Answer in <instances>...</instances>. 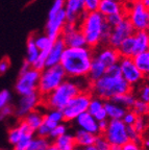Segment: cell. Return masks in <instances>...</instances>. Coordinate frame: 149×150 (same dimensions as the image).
<instances>
[{
    "label": "cell",
    "instance_id": "6125c7cd",
    "mask_svg": "<svg viewBox=\"0 0 149 150\" xmlns=\"http://www.w3.org/2000/svg\"><path fill=\"white\" fill-rule=\"evenodd\" d=\"M98 150H110V148H107V149H98Z\"/></svg>",
    "mask_w": 149,
    "mask_h": 150
},
{
    "label": "cell",
    "instance_id": "e0dca14e",
    "mask_svg": "<svg viewBox=\"0 0 149 150\" xmlns=\"http://www.w3.org/2000/svg\"><path fill=\"white\" fill-rule=\"evenodd\" d=\"M74 121L77 126H78V128H82L84 130L89 131V132H92V134H96V136L101 134L100 129L98 126V121L88 110L80 114Z\"/></svg>",
    "mask_w": 149,
    "mask_h": 150
},
{
    "label": "cell",
    "instance_id": "f35d334b",
    "mask_svg": "<svg viewBox=\"0 0 149 150\" xmlns=\"http://www.w3.org/2000/svg\"><path fill=\"white\" fill-rule=\"evenodd\" d=\"M125 18H126L125 12H120V13H117V14H113L105 17V21L107 22V24L110 26L114 27V26L118 25L119 23H121Z\"/></svg>",
    "mask_w": 149,
    "mask_h": 150
},
{
    "label": "cell",
    "instance_id": "f1b7e54d",
    "mask_svg": "<svg viewBox=\"0 0 149 150\" xmlns=\"http://www.w3.org/2000/svg\"><path fill=\"white\" fill-rule=\"evenodd\" d=\"M112 100H114L115 102L119 103L120 105L124 106L125 108L129 110V108H133V105L135 104L136 100H137V95H136V93L133 90V91L127 92V93L120 94L118 96L114 97Z\"/></svg>",
    "mask_w": 149,
    "mask_h": 150
},
{
    "label": "cell",
    "instance_id": "7dc6e473",
    "mask_svg": "<svg viewBox=\"0 0 149 150\" xmlns=\"http://www.w3.org/2000/svg\"><path fill=\"white\" fill-rule=\"evenodd\" d=\"M95 146L97 147V149H107V148H110L111 145L106 141V139L101 134H98L97 138H96Z\"/></svg>",
    "mask_w": 149,
    "mask_h": 150
},
{
    "label": "cell",
    "instance_id": "f6af8a7d",
    "mask_svg": "<svg viewBox=\"0 0 149 150\" xmlns=\"http://www.w3.org/2000/svg\"><path fill=\"white\" fill-rule=\"evenodd\" d=\"M15 112V108L11 104H7L6 106H4L3 108L0 110V120H6L7 118H9L11 116L14 115Z\"/></svg>",
    "mask_w": 149,
    "mask_h": 150
},
{
    "label": "cell",
    "instance_id": "603a6c76",
    "mask_svg": "<svg viewBox=\"0 0 149 150\" xmlns=\"http://www.w3.org/2000/svg\"><path fill=\"white\" fill-rule=\"evenodd\" d=\"M97 136L92 132H89L82 128H78L74 132V139L76 146H90L95 145Z\"/></svg>",
    "mask_w": 149,
    "mask_h": 150
},
{
    "label": "cell",
    "instance_id": "816d5d0a",
    "mask_svg": "<svg viewBox=\"0 0 149 150\" xmlns=\"http://www.w3.org/2000/svg\"><path fill=\"white\" fill-rule=\"evenodd\" d=\"M94 118H95L97 121H102V120H109V117H107V114L106 112H105L104 108H101V110H99L97 112H95L94 114Z\"/></svg>",
    "mask_w": 149,
    "mask_h": 150
},
{
    "label": "cell",
    "instance_id": "836d02e7",
    "mask_svg": "<svg viewBox=\"0 0 149 150\" xmlns=\"http://www.w3.org/2000/svg\"><path fill=\"white\" fill-rule=\"evenodd\" d=\"M104 108V100L97 96H94L92 95L91 100L89 103V108H88V112L92 115H94L95 112H97L99 110Z\"/></svg>",
    "mask_w": 149,
    "mask_h": 150
},
{
    "label": "cell",
    "instance_id": "7bdbcfd3",
    "mask_svg": "<svg viewBox=\"0 0 149 150\" xmlns=\"http://www.w3.org/2000/svg\"><path fill=\"white\" fill-rule=\"evenodd\" d=\"M12 101V94L7 90L0 91V110L6 106L7 104H11Z\"/></svg>",
    "mask_w": 149,
    "mask_h": 150
},
{
    "label": "cell",
    "instance_id": "d6a6232c",
    "mask_svg": "<svg viewBox=\"0 0 149 150\" xmlns=\"http://www.w3.org/2000/svg\"><path fill=\"white\" fill-rule=\"evenodd\" d=\"M33 136H35V134H33V132L22 134L20 140L13 146L14 147L13 150H29V146H31V140H33Z\"/></svg>",
    "mask_w": 149,
    "mask_h": 150
},
{
    "label": "cell",
    "instance_id": "74e56055",
    "mask_svg": "<svg viewBox=\"0 0 149 150\" xmlns=\"http://www.w3.org/2000/svg\"><path fill=\"white\" fill-rule=\"evenodd\" d=\"M68 131V126L66 123H64V122H61V123H58L57 125H55V126L53 127V128L51 129V131H50V134H49L48 139L50 141L54 140L55 138H57V137L62 136V134H66Z\"/></svg>",
    "mask_w": 149,
    "mask_h": 150
},
{
    "label": "cell",
    "instance_id": "bcb514c9",
    "mask_svg": "<svg viewBox=\"0 0 149 150\" xmlns=\"http://www.w3.org/2000/svg\"><path fill=\"white\" fill-rule=\"evenodd\" d=\"M51 127L49 126V125H47L46 123H45L44 121H43L42 125L39 127V128L37 129V131H35V134H37V136L39 137H43V138H48L49 134H50V131H51Z\"/></svg>",
    "mask_w": 149,
    "mask_h": 150
},
{
    "label": "cell",
    "instance_id": "30bf717a",
    "mask_svg": "<svg viewBox=\"0 0 149 150\" xmlns=\"http://www.w3.org/2000/svg\"><path fill=\"white\" fill-rule=\"evenodd\" d=\"M118 64L121 76L129 83L133 89L137 88L141 82L144 81V75L136 65L133 57H121Z\"/></svg>",
    "mask_w": 149,
    "mask_h": 150
},
{
    "label": "cell",
    "instance_id": "6f0895ef",
    "mask_svg": "<svg viewBox=\"0 0 149 150\" xmlns=\"http://www.w3.org/2000/svg\"><path fill=\"white\" fill-rule=\"evenodd\" d=\"M45 150H60V149H58V148L56 147V146L54 145L53 143H50V144L48 145V147H47Z\"/></svg>",
    "mask_w": 149,
    "mask_h": 150
},
{
    "label": "cell",
    "instance_id": "9a60e30c",
    "mask_svg": "<svg viewBox=\"0 0 149 150\" xmlns=\"http://www.w3.org/2000/svg\"><path fill=\"white\" fill-rule=\"evenodd\" d=\"M66 23H67V19H66L65 9H64V11H61L57 14L47 18L46 26H45V33L48 37L51 38L53 41L56 40L57 38L61 37L63 28Z\"/></svg>",
    "mask_w": 149,
    "mask_h": 150
},
{
    "label": "cell",
    "instance_id": "60d3db41",
    "mask_svg": "<svg viewBox=\"0 0 149 150\" xmlns=\"http://www.w3.org/2000/svg\"><path fill=\"white\" fill-rule=\"evenodd\" d=\"M64 8H65V0H53L51 6L49 8L48 17H51L61 11H64Z\"/></svg>",
    "mask_w": 149,
    "mask_h": 150
},
{
    "label": "cell",
    "instance_id": "94428289",
    "mask_svg": "<svg viewBox=\"0 0 149 150\" xmlns=\"http://www.w3.org/2000/svg\"><path fill=\"white\" fill-rule=\"evenodd\" d=\"M147 31H148V33H149V23H148V26H147V29H146Z\"/></svg>",
    "mask_w": 149,
    "mask_h": 150
},
{
    "label": "cell",
    "instance_id": "ac0fdd59",
    "mask_svg": "<svg viewBox=\"0 0 149 150\" xmlns=\"http://www.w3.org/2000/svg\"><path fill=\"white\" fill-rule=\"evenodd\" d=\"M66 44L61 37L53 41V44L50 47L47 57V67L49 66H55L61 63L62 56L66 49Z\"/></svg>",
    "mask_w": 149,
    "mask_h": 150
},
{
    "label": "cell",
    "instance_id": "ffe728a7",
    "mask_svg": "<svg viewBox=\"0 0 149 150\" xmlns=\"http://www.w3.org/2000/svg\"><path fill=\"white\" fill-rule=\"evenodd\" d=\"M104 110L107 114L109 120H122L127 108L110 99V100H104Z\"/></svg>",
    "mask_w": 149,
    "mask_h": 150
},
{
    "label": "cell",
    "instance_id": "91938a15",
    "mask_svg": "<svg viewBox=\"0 0 149 150\" xmlns=\"http://www.w3.org/2000/svg\"><path fill=\"white\" fill-rule=\"evenodd\" d=\"M142 2L144 3V5L147 8H149V0H142Z\"/></svg>",
    "mask_w": 149,
    "mask_h": 150
},
{
    "label": "cell",
    "instance_id": "f546056e",
    "mask_svg": "<svg viewBox=\"0 0 149 150\" xmlns=\"http://www.w3.org/2000/svg\"><path fill=\"white\" fill-rule=\"evenodd\" d=\"M40 50L37 47L35 43V40H33V35L28 38L27 43H26V59L25 61L28 62V63L33 65L35 63V61L37 59V57L39 56Z\"/></svg>",
    "mask_w": 149,
    "mask_h": 150
},
{
    "label": "cell",
    "instance_id": "8fae6325",
    "mask_svg": "<svg viewBox=\"0 0 149 150\" xmlns=\"http://www.w3.org/2000/svg\"><path fill=\"white\" fill-rule=\"evenodd\" d=\"M41 104H42V96L38 92L23 95V96L20 97L16 106H14V115L18 119L21 120L27 115L28 112H31V110L38 108V106L41 105Z\"/></svg>",
    "mask_w": 149,
    "mask_h": 150
},
{
    "label": "cell",
    "instance_id": "5b68a950",
    "mask_svg": "<svg viewBox=\"0 0 149 150\" xmlns=\"http://www.w3.org/2000/svg\"><path fill=\"white\" fill-rule=\"evenodd\" d=\"M66 78H67V74L60 64L46 67L40 72L38 93L42 97L46 96L50 92L56 89Z\"/></svg>",
    "mask_w": 149,
    "mask_h": 150
},
{
    "label": "cell",
    "instance_id": "9c48e42d",
    "mask_svg": "<svg viewBox=\"0 0 149 150\" xmlns=\"http://www.w3.org/2000/svg\"><path fill=\"white\" fill-rule=\"evenodd\" d=\"M110 145L122 146L129 141L127 134V126L122 120H109V125L102 132Z\"/></svg>",
    "mask_w": 149,
    "mask_h": 150
},
{
    "label": "cell",
    "instance_id": "d6986e66",
    "mask_svg": "<svg viewBox=\"0 0 149 150\" xmlns=\"http://www.w3.org/2000/svg\"><path fill=\"white\" fill-rule=\"evenodd\" d=\"M97 11L104 17H107L117 13L125 12V4L123 0H100Z\"/></svg>",
    "mask_w": 149,
    "mask_h": 150
},
{
    "label": "cell",
    "instance_id": "5bb4252c",
    "mask_svg": "<svg viewBox=\"0 0 149 150\" xmlns=\"http://www.w3.org/2000/svg\"><path fill=\"white\" fill-rule=\"evenodd\" d=\"M94 57L101 62L106 67H110L115 64H118L121 55L118 49L109 44H101L94 49Z\"/></svg>",
    "mask_w": 149,
    "mask_h": 150
},
{
    "label": "cell",
    "instance_id": "11a10c76",
    "mask_svg": "<svg viewBox=\"0 0 149 150\" xmlns=\"http://www.w3.org/2000/svg\"><path fill=\"white\" fill-rule=\"evenodd\" d=\"M74 150H98L95 145L90 146H76Z\"/></svg>",
    "mask_w": 149,
    "mask_h": 150
},
{
    "label": "cell",
    "instance_id": "52a82bcc",
    "mask_svg": "<svg viewBox=\"0 0 149 150\" xmlns=\"http://www.w3.org/2000/svg\"><path fill=\"white\" fill-rule=\"evenodd\" d=\"M92 93L87 90H82L77 95L69 100V102L62 110L64 115V121L72 122L78 117L80 114L87 112L89 108V103L91 100Z\"/></svg>",
    "mask_w": 149,
    "mask_h": 150
},
{
    "label": "cell",
    "instance_id": "2e32d148",
    "mask_svg": "<svg viewBox=\"0 0 149 150\" xmlns=\"http://www.w3.org/2000/svg\"><path fill=\"white\" fill-rule=\"evenodd\" d=\"M65 14L67 22L78 23L84 11V0H65Z\"/></svg>",
    "mask_w": 149,
    "mask_h": 150
},
{
    "label": "cell",
    "instance_id": "681fc988",
    "mask_svg": "<svg viewBox=\"0 0 149 150\" xmlns=\"http://www.w3.org/2000/svg\"><path fill=\"white\" fill-rule=\"evenodd\" d=\"M122 150H143L141 143L133 142V141H128L125 144L121 146Z\"/></svg>",
    "mask_w": 149,
    "mask_h": 150
},
{
    "label": "cell",
    "instance_id": "484cf974",
    "mask_svg": "<svg viewBox=\"0 0 149 150\" xmlns=\"http://www.w3.org/2000/svg\"><path fill=\"white\" fill-rule=\"evenodd\" d=\"M121 57H133L136 55V45L133 35L126 38L117 48Z\"/></svg>",
    "mask_w": 149,
    "mask_h": 150
},
{
    "label": "cell",
    "instance_id": "83f0119b",
    "mask_svg": "<svg viewBox=\"0 0 149 150\" xmlns=\"http://www.w3.org/2000/svg\"><path fill=\"white\" fill-rule=\"evenodd\" d=\"M44 122L47 125L53 128L55 125L64 121V115L62 110H56V108H50L44 114Z\"/></svg>",
    "mask_w": 149,
    "mask_h": 150
},
{
    "label": "cell",
    "instance_id": "44dd1931",
    "mask_svg": "<svg viewBox=\"0 0 149 150\" xmlns=\"http://www.w3.org/2000/svg\"><path fill=\"white\" fill-rule=\"evenodd\" d=\"M106 66L103 65L99 59H97L96 57L93 56V59H92L91 67H90V70L87 75V79L89 82H93L95 80H97L98 78L102 77L103 75L106 73Z\"/></svg>",
    "mask_w": 149,
    "mask_h": 150
},
{
    "label": "cell",
    "instance_id": "b9f144b4",
    "mask_svg": "<svg viewBox=\"0 0 149 150\" xmlns=\"http://www.w3.org/2000/svg\"><path fill=\"white\" fill-rule=\"evenodd\" d=\"M137 118H138L137 114H136L131 108H129V110H126V112L124 114L123 118H122V121L125 123L126 126H133V125L135 124Z\"/></svg>",
    "mask_w": 149,
    "mask_h": 150
},
{
    "label": "cell",
    "instance_id": "8d00e7d4",
    "mask_svg": "<svg viewBox=\"0 0 149 150\" xmlns=\"http://www.w3.org/2000/svg\"><path fill=\"white\" fill-rule=\"evenodd\" d=\"M131 110L137 114L138 116H147L149 114V103L138 99L136 100L135 104L133 105Z\"/></svg>",
    "mask_w": 149,
    "mask_h": 150
},
{
    "label": "cell",
    "instance_id": "f5cc1de1",
    "mask_svg": "<svg viewBox=\"0 0 149 150\" xmlns=\"http://www.w3.org/2000/svg\"><path fill=\"white\" fill-rule=\"evenodd\" d=\"M105 74H110V75H121L120 74V68H119V64H115L110 67L106 68V73Z\"/></svg>",
    "mask_w": 149,
    "mask_h": 150
},
{
    "label": "cell",
    "instance_id": "cb8c5ba5",
    "mask_svg": "<svg viewBox=\"0 0 149 150\" xmlns=\"http://www.w3.org/2000/svg\"><path fill=\"white\" fill-rule=\"evenodd\" d=\"M136 45V55L149 49V33L147 30H136L133 33Z\"/></svg>",
    "mask_w": 149,
    "mask_h": 150
},
{
    "label": "cell",
    "instance_id": "4316f807",
    "mask_svg": "<svg viewBox=\"0 0 149 150\" xmlns=\"http://www.w3.org/2000/svg\"><path fill=\"white\" fill-rule=\"evenodd\" d=\"M133 61L145 78L149 79V49L133 56Z\"/></svg>",
    "mask_w": 149,
    "mask_h": 150
},
{
    "label": "cell",
    "instance_id": "3957f363",
    "mask_svg": "<svg viewBox=\"0 0 149 150\" xmlns=\"http://www.w3.org/2000/svg\"><path fill=\"white\" fill-rule=\"evenodd\" d=\"M133 88L121 75L104 74L89 84V91L92 95L97 96L103 100H110L120 94L133 91Z\"/></svg>",
    "mask_w": 149,
    "mask_h": 150
},
{
    "label": "cell",
    "instance_id": "6da1fadb",
    "mask_svg": "<svg viewBox=\"0 0 149 150\" xmlns=\"http://www.w3.org/2000/svg\"><path fill=\"white\" fill-rule=\"evenodd\" d=\"M94 49L89 46L66 47L60 65L69 78H86L91 67Z\"/></svg>",
    "mask_w": 149,
    "mask_h": 150
},
{
    "label": "cell",
    "instance_id": "f907efd6",
    "mask_svg": "<svg viewBox=\"0 0 149 150\" xmlns=\"http://www.w3.org/2000/svg\"><path fill=\"white\" fill-rule=\"evenodd\" d=\"M11 68V61L7 57H3L2 59H0V76L4 75L7 71Z\"/></svg>",
    "mask_w": 149,
    "mask_h": 150
},
{
    "label": "cell",
    "instance_id": "ba28073f",
    "mask_svg": "<svg viewBox=\"0 0 149 150\" xmlns=\"http://www.w3.org/2000/svg\"><path fill=\"white\" fill-rule=\"evenodd\" d=\"M40 72L35 68H29L24 72L19 73V77L15 84V90L20 96L38 92V84L40 79Z\"/></svg>",
    "mask_w": 149,
    "mask_h": 150
},
{
    "label": "cell",
    "instance_id": "680465c9",
    "mask_svg": "<svg viewBox=\"0 0 149 150\" xmlns=\"http://www.w3.org/2000/svg\"><path fill=\"white\" fill-rule=\"evenodd\" d=\"M110 150H122V148L121 146H118V145H111Z\"/></svg>",
    "mask_w": 149,
    "mask_h": 150
},
{
    "label": "cell",
    "instance_id": "9f6ffc18",
    "mask_svg": "<svg viewBox=\"0 0 149 150\" xmlns=\"http://www.w3.org/2000/svg\"><path fill=\"white\" fill-rule=\"evenodd\" d=\"M141 145L144 148H147L149 149V138H142V141H141Z\"/></svg>",
    "mask_w": 149,
    "mask_h": 150
},
{
    "label": "cell",
    "instance_id": "c3c4849f",
    "mask_svg": "<svg viewBox=\"0 0 149 150\" xmlns=\"http://www.w3.org/2000/svg\"><path fill=\"white\" fill-rule=\"evenodd\" d=\"M100 0H84V11L86 12H94L97 11Z\"/></svg>",
    "mask_w": 149,
    "mask_h": 150
},
{
    "label": "cell",
    "instance_id": "ab89813d",
    "mask_svg": "<svg viewBox=\"0 0 149 150\" xmlns=\"http://www.w3.org/2000/svg\"><path fill=\"white\" fill-rule=\"evenodd\" d=\"M133 126L138 132H140L141 134H143V132H144L147 129V127H148V119L146 118V116H138L135 124H133Z\"/></svg>",
    "mask_w": 149,
    "mask_h": 150
},
{
    "label": "cell",
    "instance_id": "7a4b0ae2",
    "mask_svg": "<svg viewBox=\"0 0 149 150\" xmlns=\"http://www.w3.org/2000/svg\"><path fill=\"white\" fill-rule=\"evenodd\" d=\"M87 78H69L67 77L56 89L42 97V105L47 110L56 108L63 110L64 106L69 102L71 98L77 95L82 90H87L84 82Z\"/></svg>",
    "mask_w": 149,
    "mask_h": 150
},
{
    "label": "cell",
    "instance_id": "8992f818",
    "mask_svg": "<svg viewBox=\"0 0 149 150\" xmlns=\"http://www.w3.org/2000/svg\"><path fill=\"white\" fill-rule=\"evenodd\" d=\"M125 14L135 30H146L149 23V8L142 0H129L125 4Z\"/></svg>",
    "mask_w": 149,
    "mask_h": 150
},
{
    "label": "cell",
    "instance_id": "e575fe53",
    "mask_svg": "<svg viewBox=\"0 0 149 150\" xmlns=\"http://www.w3.org/2000/svg\"><path fill=\"white\" fill-rule=\"evenodd\" d=\"M48 51L49 50H43L40 51L39 56L37 57V59L35 61V63L31 65V67L39 71H42L43 69H45L47 67V57H48Z\"/></svg>",
    "mask_w": 149,
    "mask_h": 150
},
{
    "label": "cell",
    "instance_id": "277c9868",
    "mask_svg": "<svg viewBox=\"0 0 149 150\" xmlns=\"http://www.w3.org/2000/svg\"><path fill=\"white\" fill-rule=\"evenodd\" d=\"M105 17L98 11L84 12L79 20L78 25L86 39L87 46L93 49L101 45L103 26L105 24Z\"/></svg>",
    "mask_w": 149,
    "mask_h": 150
},
{
    "label": "cell",
    "instance_id": "4fadbf2b",
    "mask_svg": "<svg viewBox=\"0 0 149 150\" xmlns=\"http://www.w3.org/2000/svg\"><path fill=\"white\" fill-rule=\"evenodd\" d=\"M135 31L136 30L133 24L129 22L127 18H125L121 23L112 27V31H111V35L107 44L115 47V48H118L119 45L122 43V41L125 40L126 38L133 35Z\"/></svg>",
    "mask_w": 149,
    "mask_h": 150
},
{
    "label": "cell",
    "instance_id": "4dcf8cb0",
    "mask_svg": "<svg viewBox=\"0 0 149 150\" xmlns=\"http://www.w3.org/2000/svg\"><path fill=\"white\" fill-rule=\"evenodd\" d=\"M33 40L37 45V47L39 48L40 51H43V50H49L50 47L53 44V40L51 38L48 37L46 33L44 35H33Z\"/></svg>",
    "mask_w": 149,
    "mask_h": 150
},
{
    "label": "cell",
    "instance_id": "7c38bea8",
    "mask_svg": "<svg viewBox=\"0 0 149 150\" xmlns=\"http://www.w3.org/2000/svg\"><path fill=\"white\" fill-rule=\"evenodd\" d=\"M61 38L65 42L67 47H82L87 46L86 39L82 35L78 23H67L65 24L62 31Z\"/></svg>",
    "mask_w": 149,
    "mask_h": 150
},
{
    "label": "cell",
    "instance_id": "db71d44e",
    "mask_svg": "<svg viewBox=\"0 0 149 150\" xmlns=\"http://www.w3.org/2000/svg\"><path fill=\"white\" fill-rule=\"evenodd\" d=\"M107 125H109V120H102V121H98V126L100 129V132L102 134L103 131L106 129Z\"/></svg>",
    "mask_w": 149,
    "mask_h": 150
},
{
    "label": "cell",
    "instance_id": "7402d4cb",
    "mask_svg": "<svg viewBox=\"0 0 149 150\" xmlns=\"http://www.w3.org/2000/svg\"><path fill=\"white\" fill-rule=\"evenodd\" d=\"M52 143L60 150H74L75 147H76L74 134H70L68 131L66 134H62V136L52 140Z\"/></svg>",
    "mask_w": 149,
    "mask_h": 150
},
{
    "label": "cell",
    "instance_id": "d4e9b609",
    "mask_svg": "<svg viewBox=\"0 0 149 150\" xmlns=\"http://www.w3.org/2000/svg\"><path fill=\"white\" fill-rule=\"evenodd\" d=\"M23 120L28 124V126L31 127V130L35 134L37 129L42 125L43 121H44V112H42L40 110L35 108V110H31V112H28L27 115L23 118Z\"/></svg>",
    "mask_w": 149,
    "mask_h": 150
},
{
    "label": "cell",
    "instance_id": "d590c367",
    "mask_svg": "<svg viewBox=\"0 0 149 150\" xmlns=\"http://www.w3.org/2000/svg\"><path fill=\"white\" fill-rule=\"evenodd\" d=\"M137 88H138V91L136 93L137 98L144 101V102L149 103V82L143 81Z\"/></svg>",
    "mask_w": 149,
    "mask_h": 150
},
{
    "label": "cell",
    "instance_id": "1f68e13d",
    "mask_svg": "<svg viewBox=\"0 0 149 150\" xmlns=\"http://www.w3.org/2000/svg\"><path fill=\"white\" fill-rule=\"evenodd\" d=\"M50 143H51V141L48 138L33 136L31 146H29V150H45Z\"/></svg>",
    "mask_w": 149,
    "mask_h": 150
},
{
    "label": "cell",
    "instance_id": "ee69618b",
    "mask_svg": "<svg viewBox=\"0 0 149 150\" xmlns=\"http://www.w3.org/2000/svg\"><path fill=\"white\" fill-rule=\"evenodd\" d=\"M127 134H128V139L129 141H133V142H138L141 143L142 141V134L140 132H138L133 126H127Z\"/></svg>",
    "mask_w": 149,
    "mask_h": 150
}]
</instances>
